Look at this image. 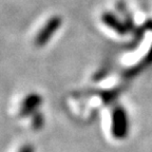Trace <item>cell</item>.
<instances>
[{"label":"cell","instance_id":"1","mask_svg":"<svg viewBox=\"0 0 152 152\" xmlns=\"http://www.w3.org/2000/svg\"><path fill=\"white\" fill-rule=\"evenodd\" d=\"M129 121L126 111L121 107H116L112 113V134L117 140H124L128 134Z\"/></svg>","mask_w":152,"mask_h":152},{"label":"cell","instance_id":"2","mask_svg":"<svg viewBox=\"0 0 152 152\" xmlns=\"http://www.w3.org/2000/svg\"><path fill=\"white\" fill-rule=\"evenodd\" d=\"M62 19L60 16H54L45 24L42 28H41L39 33L37 34L35 38V45L37 47H43L48 43V41L50 40L55 34V32L61 26Z\"/></svg>","mask_w":152,"mask_h":152},{"label":"cell","instance_id":"3","mask_svg":"<svg viewBox=\"0 0 152 152\" xmlns=\"http://www.w3.org/2000/svg\"><path fill=\"white\" fill-rule=\"evenodd\" d=\"M42 102V98L38 94H30L26 99L23 100L20 109V115L21 116H28L31 114L37 112V108L39 107Z\"/></svg>","mask_w":152,"mask_h":152},{"label":"cell","instance_id":"4","mask_svg":"<svg viewBox=\"0 0 152 152\" xmlns=\"http://www.w3.org/2000/svg\"><path fill=\"white\" fill-rule=\"evenodd\" d=\"M102 19L106 26L111 28L112 30H114V31L117 32V33L121 34V35H125V34L129 31V28H128V26H126V23H124L123 21H121V20H119L114 14H112V13H110V12L104 13L102 16Z\"/></svg>","mask_w":152,"mask_h":152},{"label":"cell","instance_id":"5","mask_svg":"<svg viewBox=\"0 0 152 152\" xmlns=\"http://www.w3.org/2000/svg\"><path fill=\"white\" fill-rule=\"evenodd\" d=\"M151 64H152V48L149 50V52L147 53L146 57L142 61H140L136 66H132L131 69H129L128 71L125 72L124 75H125V77H133V76H135L136 74L140 73L142 70L147 69V66H149Z\"/></svg>","mask_w":152,"mask_h":152},{"label":"cell","instance_id":"6","mask_svg":"<svg viewBox=\"0 0 152 152\" xmlns=\"http://www.w3.org/2000/svg\"><path fill=\"white\" fill-rule=\"evenodd\" d=\"M33 117V123H32L33 128L35 130H39L43 126V115H41V113L39 112H35Z\"/></svg>","mask_w":152,"mask_h":152},{"label":"cell","instance_id":"7","mask_svg":"<svg viewBox=\"0 0 152 152\" xmlns=\"http://www.w3.org/2000/svg\"><path fill=\"white\" fill-rule=\"evenodd\" d=\"M19 152H34V147L32 145H26L20 149Z\"/></svg>","mask_w":152,"mask_h":152}]
</instances>
